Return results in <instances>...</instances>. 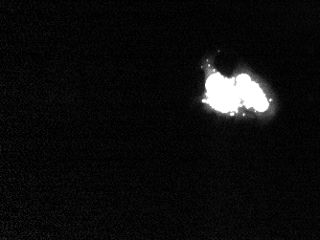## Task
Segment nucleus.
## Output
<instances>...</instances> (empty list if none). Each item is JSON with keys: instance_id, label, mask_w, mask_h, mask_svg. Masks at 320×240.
Returning <instances> with one entry per match:
<instances>
[{"instance_id": "f257e3e1", "label": "nucleus", "mask_w": 320, "mask_h": 240, "mask_svg": "<svg viewBox=\"0 0 320 240\" xmlns=\"http://www.w3.org/2000/svg\"><path fill=\"white\" fill-rule=\"evenodd\" d=\"M208 102L216 109L228 111L236 108L239 95L236 84L224 79L220 74L212 75L206 83Z\"/></svg>"}]
</instances>
